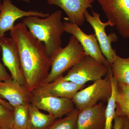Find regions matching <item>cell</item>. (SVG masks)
<instances>
[{
	"mask_svg": "<svg viewBox=\"0 0 129 129\" xmlns=\"http://www.w3.org/2000/svg\"><path fill=\"white\" fill-rule=\"evenodd\" d=\"M126 117H127L128 118V119L129 120V115H128V116H126Z\"/></svg>",
	"mask_w": 129,
	"mask_h": 129,
	"instance_id": "cell-28",
	"label": "cell"
},
{
	"mask_svg": "<svg viewBox=\"0 0 129 129\" xmlns=\"http://www.w3.org/2000/svg\"><path fill=\"white\" fill-rule=\"evenodd\" d=\"M0 104L5 106L10 111H13V110H14L13 107L9 104L8 102L4 99H1V98H0Z\"/></svg>",
	"mask_w": 129,
	"mask_h": 129,
	"instance_id": "cell-25",
	"label": "cell"
},
{
	"mask_svg": "<svg viewBox=\"0 0 129 129\" xmlns=\"http://www.w3.org/2000/svg\"><path fill=\"white\" fill-rule=\"evenodd\" d=\"M0 129H5L1 128H0Z\"/></svg>",
	"mask_w": 129,
	"mask_h": 129,
	"instance_id": "cell-29",
	"label": "cell"
},
{
	"mask_svg": "<svg viewBox=\"0 0 129 129\" xmlns=\"http://www.w3.org/2000/svg\"><path fill=\"white\" fill-rule=\"evenodd\" d=\"M115 115L127 116L129 115V86L117 83Z\"/></svg>",
	"mask_w": 129,
	"mask_h": 129,
	"instance_id": "cell-19",
	"label": "cell"
},
{
	"mask_svg": "<svg viewBox=\"0 0 129 129\" xmlns=\"http://www.w3.org/2000/svg\"><path fill=\"white\" fill-rule=\"evenodd\" d=\"M108 75L111 80L112 85V93L110 98L108 101L105 111V126L104 129H112L113 128V122L115 115L117 105L116 96L117 89V83L113 76L110 66L108 68Z\"/></svg>",
	"mask_w": 129,
	"mask_h": 129,
	"instance_id": "cell-18",
	"label": "cell"
},
{
	"mask_svg": "<svg viewBox=\"0 0 129 129\" xmlns=\"http://www.w3.org/2000/svg\"><path fill=\"white\" fill-rule=\"evenodd\" d=\"M13 111L0 104V128L11 129L13 119Z\"/></svg>",
	"mask_w": 129,
	"mask_h": 129,
	"instance_id": "cell-22",
	"label": "cell"
},
{
	"mask_svg": "<svg viewBox=\"0 0 129 129\" xmlns=\"http://www.w3.org/2000/svg\"><path fill=\"white\" fill-rule=\"evenodd\" d=\"M110 67L117 83L129 86V56L123 58L116 53Z\"/></svg>",
	"mask_w": 129,
	"mask_h": 129,
	"instance_id": "cell-17",
	"label": "cell"
},
{
	"mask_svg": "<svg viewBox=\"0 0 129 129\" xmlns=\"http://www.w3.org/2000/svg\"><path fill=\"white\" fill-rule=\"evenodd\" d=\"M31 103L57 119L68 115L75 109L72 99L53 96L37 89L31 92Z\"/></svg>",
	"mask_w": 129,
	"mask_h": 129,
	"instance_id": "cell-8",
	"label": "cell"
},
{
	"mask_svg": "<svg viewBox=\"0 0 129 129\" xmlns=\"http://www.w3.org/2000/svg\"><path fill=\"white\" fill-rule=\"evenodd\" d=\"M86 55L80 43L72 35L67 46L61 47L50 56L51 70L43 83H51L62 77Z\"/></svg>",
	"mask_w": 129,
	"mask_h": 129,
	"instance_id": "cell-3",
	"label": "cell"
},
{
	"mask_svg": "<svg viewBox=\"0 0 129 129\" xmlns=\"http://www.w3.org/2000/svg\"><path fill=\"white\" fill-rule=\"evenodd\" d=\"M28 106L14 107L13 119L11 129H27L29 121Z\"/></svg>",
	"mask_w": 129,
	"mask_h": 129,
	"instance_id": "cell-20",
	"label": "cell"
},
{
	"mask_svg": "<svg viewBox=\"0 0 129 129\" xmlns=\"http://www.w3.org/2000/svg\"><path fill=\"white\" fill-rule=\"evenodd\" d=\"M79 111L75 108L64 117L57 119L47 129H78L77 119Z\"/></svg>",
	"mask_w": 129,
	"mask_h": 129,
	"instance_id": "cell-21",
	"label": "cell"
},
{
	"mask_svg": "<svg viewBox=\"0 0 129 129\" xmlns=\"http://www.w3.org/2000/svg\"><path fill=\"white\" fill-rule=\"evenodd\" d=\"M10 33L17 47L25 87L31 92L48 76L50 70V57L44 43L34 37L22 22L14 25Z\"/></svg>",
	"mask_w": 129,
	"mask_h": 129,
	"instance_id": "cell-1",
	"label": "cell"
},
{
	"mask_svg": "<svg viewBox=\"0 0 129 129\" xmlns=\"http://www.w3.org/2000/svg\"><path fill=\"white\" fill-rule=\"evenodd\" d=\"M29 121L27 129H47L57 119L54 115L41 112L39 109L31 103L28 105Z\"/></svg>",
	"mask_w": 129,
	"mask_h": 129,
	"instance_id": "cell-16",
	"label": "cell"
},
{
	"mask_svg": "<svg viewBox=\"0 0 129 129\" xmlns=\"http://www.w3.org/2000/svg\"><path fill=\"white\" fill-rule=\"evenodd\" d=\"M85 86L64 80L61 77L51 83H42L37 89L53 96L72 99L76 92Z\"/></svg>",
	"mask_w": 129,
	"mask_h": 129,
	"instance_id": "cell-15",
	"label": "cell"
},
{
	"mask_svg": "<svg viewBox=\"0 0 129 129\" xmlns=\"http://www.w3.org/2000/svg\"><path fill=\"white\" fill-rule=\"evenodd\" d=\"M2 0H0V8H1L2 5ZM18 1H24V2L27 3H30V0H18Z\"/></svg>",
	"mask_w": 129,
	"mask_h": 129,
	"instance_id": "cell-27",
	"label": "cell"
},
{
	"mask_svg": "<svg viewBox=\"0 0 129 129\" xmlns=\"http://www.w3.org/2000/svg\"><path fill=\"white\" fill-rule=\"evenodd\" d=\"M50 5L60 7L68 16L67 20L79 26L84 24L85 20V12L89 8H91V4L95 0H46Z\"/></svg>",
	"mask_w": 129,
	"mask_h": 129,
	"instance_id": "cell-13",
	"label": "cell"
},
{
	"mask_svg": "<svg viewBox=\"0 0 129 129\" xmlns=\"http://www.w3.org/2000/svg\"><path fill=\"white\" fill-rule=\"evenodd\" d=\"M31 92L24 86L11 78L0 81V98L7 101L13 107L31 103Z\"/></svg>",
	"mask_w": 129,
	"mask_h": 129,
	"instance_id": "cell-12",
	"label": "cell"
},
{
	"mask_svg": "<svg viewBox=\"0 0 129 129\" xmlns=\"http://www.w3.org/2000/svg\"><path fill=\"white\" fill-rule=\"evenodd\" d=\"M109 67L86 55L62 78L77 84L84 85L88 81H95L106 76Z\"/></svg>",
	"mask_w": 129,
	"mask_h": 129,
	"instance_id": "cell-4",
	"label": "cell"
},
{
	"mask_svg": "<svg viewBox=\"0 0 129 129\" xmlns=\"http://www.w3.org/2000/svg\"><path fill=\"white\" fill-rule=\"evenodd\" d=\"M124 117L115 115L114 119L113 129H122Z\"/></svg>",
	"mask_w": 129,
	"mask_h": 129,
	"instance_id": "cell-24",
	"label": "cell"
},
{
	"mask_svg": "<svg viewBox=\"0 0 129 129\" xmlns=\"http://www.w3.org/2000/svg\"><path fill=\"white\" fill-rule=\"evenodd\" d=\"M122 129H129V120L126 116L124 117Z\"/></svg>",
	"mask_w": 129,
	"mask_h": 129,
	"instance_id": "cell-26",
	"label": "cell"
},
{
	"mask_svg": "<svg viewBox=\"0 0 129 129\" xmlns=\"http://www.w3.org/2000/svg\"><path fill=\"white\" fill-rule=\"evenodd\" d=\"M106 106L103 102L79 110L78 129H104Z\"/></svg>",
	"mask_w": 129,
	"mask_h": 129,
	"instance_id": "cell-14",
	"label": "cell"
},
{
	"mask_svg": "<svg viewBox=\"0 0 129 129\" xmlns=\"http://www.w3.org/2000/svg\"><path fill=\"white\" fill-rule=\"evenodd\" d=\"M62 16V12L58 10L44 18L30 16L22 20L32 35L44 43L49 57L61 47V36L64 32Z\"/></svg>",
	"mask_w": 129,
	"mask_h": 129,
	"instance_id": "cell-2",
	"label": "cell"
},
{
	"mask_svg": "<svg viewBox=\"0 0 129 129\" xmlns=\"http://www.w3.org/2000/svg\"><path fill=\"white\" fill-rule=\"evenodd\" d=\"M2 52V60L9 70L12 78L25 86V80L21 69L17 47L13 39L4 37L0 39Z\"/></svg>",
	"mask_w": 129,
	"mask_h": 129,
	"instance_id": "cell-11",
	"label": "cell"
},
{
	"mask_svg": "<svg viewBox=\"0 0 129 129\" xmlns=\"http://www.w3.org/2000/svg\"><path fill=\"white\" fill-rule=\"evenodd\" d=\"M1 50V47L0 46V52ZM11 78V76L8 73L4 65L0 61V81H4Z\"/></svg>",
	"mask_w": 129,
	"mask_h": 129,
	"instance_id": "cell-23",
	"label": "cell"
},
{
	"mask_svg": "<svg viewBox=\"0 0 129 129\" xmlns=\"http://www.w3.org/2000/svg\"><path fill=\"white\" fill-rule=\"evenodd\" d=\"M63 24L64 32L72 35L78 40L87 55L107 67L110 66L102 53L95 34H85L78 25L69 21L63 22Z\"/></svg>",
	"mask_w": 129,
	"mask_h": 129,
	"instance_id": "cell-9",
	"label": "cell"
},
{
	"mask_svg": "<svg viewBox=\"0 0 129 129\" xmlns=\"http://www.w3.org/2000/svg\"><path fill=\"white\" fill-rule=\"evenodd\" d=\"M112 85L108 74L104 78L76 92L72 99L75 108L81 110L94 106L98 102H108L112 93Z\"/></svg>",
	"mask_w": 129,
	"mask_h": 129,
	"instance_id": "cell-5",
	"label": "cell"
},
{
	"mask_svg": "<svg viewBox=\"0 0 129 129\" xmlns=\"http://www.w3.org/2000/svg\"><path fill=\"white\" fill-rule=\"evenodd\" d=\"M92 13V16L89 13L88 10L85 12L84 15L85 20L93 28L102 53L111 66L114 56L117 53L115 49H113L112 47V43L117 41L118 38L117 35L113 32L107 34L105 29L107 26L112 27L114 26L109 20L106 22H103L100 19V15L99 13L93 10Z\"/></svg>",
	"mask_w": 129,
	"mask_h": 129,
	"instance_id": "cell-7",
	"label": "cell"
},
{
	"mask_svg": "<svg viewBox=\"0 0 129 129\" xmlns=\"http://www.w3.org/2000/svg\"><path fill=\"white\" fill-rule=\"evenodd\" d=\"M3 1L0 8V39L5 37L6 32L11 30L15 21L18 19L30 16L44 18L50 15L42 11H23L13 5L11 0Z\"/></svg>",
	"mask_w": 129,
	"mask_h": 129,
	"instance_id": "cell-10",
	"label": "cell"
},
{
	"mask_svg": "<svg viewBox=\"0 0 129 129\" xmlns=\"http://www.w3.org/2000/svg\"><path fill=\"white\" fill-rule=\"evenodd\" d=\"M119 35L129 39V0H95Z\"/></svg>",
	"mask_w": 129,
	"mask_h": 129,
	"instance_id": "cell-6",
	"label": "cell"
}]
</instances>
